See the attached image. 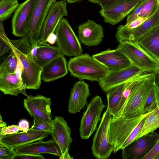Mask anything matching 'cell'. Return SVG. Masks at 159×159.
<instances>
[{
    "mask_svg": "<svg viewBox=\"0 0 159 159\" xmlns=\"http://www.w3.org/2000/svg\"><path fill=\"white\" fill-rule=\"evenodd\" d=\"M159 9V0H147L138 18H149L153 15Z\"/></svg>",
    "mask_w": 159,
    "mask_h": 159,
    "instance_id": "32",
    "label": "cell"
},
{
    "mask_svg": "<svg viewBox=\"0 0 159 159\" xmlns=\"http://www.w3.org/2000/svg\"><path fill=\"white\" fill-rule=\"evenodd\" d=\"M14 150L17 154L39 155L48 153L59 157L61 156L60 148L53 139L46 141L43 139L35 141L16 148Z\"/></svg>",
    "mask_w": 159,
    "mask_h": 159,
    "instance_id": "22",
    "label": "cell"
},
{
    "mask_svg": "<svg viewBox=\"0 0 159 159\" xmlns=\"http://www.w3.org/2000/svg\"><path fill=\"white\" fill-rule=\"evenodd\" d=\"M155 80L156 74L151 73H148L139 80L133 88L121 110L112 117L130 118L144 114L147 99L152 84Z\"/></svg>",
    "mask_w": 159,
    "mask_h": 159,
    "instance_id": "2",
    "label": "cell"
},
{
    "mask_svg": "<svg viewBox=\"0 0 159 159\" xmlns=\"http://www.w3.org/2000/svg\"><path fill=\"white\" fill-rule=\"evenodd\" d=\"M16 154L14 149L0 142V159H14Z\"/></svg>",
    "mask_w": 159,
    "mask_h": 159,
    "instance_id": "35",
    "label": "cell"
},
{
    "mask_svg": "<svg viewBox=\"0 0 159 159\" xmlns=\"http://www.w3.org/2000/svg\"><path fill=\"white\" fill-rule=\"evenodd\" d=\"M45 159V158L40 154H16L14 159Z\"/></svg>",
    "mask_w": 159,
    "mask_h": 159,
    "instance_id": "40",
    "label": "cell"
},
{
    "mask_svg": "<svg viewBox=\"0 0 159 159\" xmlns=\"http://www.w3.org/2000/svg\"><path fill=\"white\" fill-rule=\"evenodd\" d=\"M159 128V107L155 108L146 116L141 130L136 139L152 133Z\"/></svg>",
    "mask_w": 159,
    "mask_h": 159,
    "instance_id": "28",
    "label": "cell"
},
{
    "mask_svg": "<svg viewBox=\"0 0 159 159\" xmlns=\"http://www.w3.org/2000/svg\"><path fill=\"white\" fill-rule=\"evenodd\" d=\"M146 73L132 65L124 69L108 73L98 81L99 85L107 92L115 87L127 82L134 77Z\"/></svg>",
    "mask_w": 159,
    "mask_h": 159,
    "instance_id": "12",
    "label": "cell"
},
{
    "mask_svg": "<svg viewBox=\"0 0 159 159\" xmlns=\"http://www.w3.org/2000/svg\"><path fill=\"white\" fill-rule=\"evenodd\" d=\"M3 21L0 20V54L1 56L8 51L11 50L8 41L9 39L6 36L3 28Z\"/></svg>",
    "mask_w": 159,
    "mask_h": 159,
    "instance_id": "33",
    "label": "cell"
},
{
    "mask_svg": "<svg viewBox=\"0 0 159 159\" xmlns=\"http://www.w3.org/2000/svg\"><path fill=\"white\" fill-rule=\"evenodd\" d=\"M159 154V140L152 149L143 159H155Z\"/></svg>",
    "mask_w": 159,
    "mask_h": 159,
    "instance_id": "39",
    "label": "cell"
},
{
    "mask_svg": "<svg viewBox=\"0 0 159 159\" xmlns=\"http://www.w3.org/2000/svg\"><path fill=\"white\" fill-rule=\"evenodd\" d=\"M90 95L89 85L84 81L76 82L70 92L68 105L69 113L75 114L80 112L85 107Z\"/></svg>",
    "mask_w": 159,
    "mask_h": 159,
    "instance_id": "21",
    "label": "cell"
},
{
    "mask_svg": "<svg viewBox=\"0 0 159 159\" xmlns=\"http://www.w3.org/2000/svg\"><path fill=\"white\" fill-rule=\"evenodd\" d=\"M56 1V0H36L24 36L32 47L38 45L45 19L51 6Z\"/></svg>",
    "mask_w": 159,
    "mask_h": 159,
    "instance_id": "6",
    "label": "cell"
},
{
    "mask_svg": "<svg viewBox=\"0 0 159 159\" xmlns=\"http://www.w3.org/2000/svg\"><path fill=\"white\" fill-rule=\"evenodd\" d=\"M22 70L19 61L15 73L0 75V90L4 94L16 96L23 93L27 96L21 78Z\"/></svg>",
    "mask_w": 159,
    "mask_h": 159,
    "instance_id": "20",
    "label": "cell"
},
{
    "mask_svg": "<svg viewBox=\"0 0 159 159\" xmlns=\"http://www.w3.org/2000/svg\"><path fill=\"white\" fill-rule=\"evenodd\" d=\"M8 43L11 50L21 64V78L25 89H39L41 84L42 68L36 63L31 56V43L24 36L17 40L9 39Z\"/></svg>",
    "mask_w": 159,
    "mask_h": 159,
    "instance_id": "1",
    "label": "cell"
},
{
    "mask_svg": "<svg viewBox=\"0 0 159 159\" xmlns=\"http://www.w3.org/2000/svg\"><path fill=\"white\" fill-rule=\"evenodd\" d=\"M66 2L65 0L56 1L51 6L42 29L40 39L47 43L48 38L54 33L60 20L68 16Z\"/></svg>",
    "mask_w": 159,
    "mask_h": 159,
    "instance_id": "15",
    "label": "cell"
},
{
    "mask_svg": "<svg viewBox=\"0 0 159 159\" xmlns=\"http://www.w3.org/2000/svg\"><path fill=\"white\" fill-rule=\"evenodd\" d=\"M158 25L159 9L153 15L146 20L134 30L127 41L138 43L139 40L143 35Z\"/></svg>",
    "mask_w": 159,
    "mask_h": 159,
    "instance_id": "26",
    "label": "cell"
},
{
    "mask_svg": "<svg viewBox=\"0 0 159 159\" xmlns=\"http://www.w3.org/2000/svg\"><path fill=\"white\" fill-rule=\"evenodd\" d=\"M46 43L40 39L38 43L35 62L42 68L57 57L64 55L57 46H51Z\"/></svg>",
    "mask_w": 159,
    "mask_h": 159,
    "instance_id": "25",
    "label": "cell"
},
{
    "mask_svg": "<svg viewBox=\"0 0 159 159\" xmlns=\"http://www.w3.org/2000/svg\"><path fill=\"white\" fill-rule=\"evenodd\" d=\"M106 107L99 96H96L91 99L81 119L79 131L81 139H89L95 131L101 120L102 112Z\"/></svg>",
    "mask_w": 159,
    "mask_h": 159,
    "instance_id": "9",
    "label": "cell"
},
{
    "mask_svg": "<svg viewBox=\"0 0 159 159\" xmlns=\"http://www.w3.org/2000/svg\"><path fill=\"white\" fill-rule=\"evenodd\" d=\"M122 0H98V4L102 8H103Z\"/></svg>",
    "mask_w": 159,
    "mask_h": 159,
    "instance_id": "42",
    "label": "cell"
},
{
    "mask_svg": "<svg viewBox=\"0 0 159 159\" xmlns=\"http://www.w3.org/2000/svg\"><path fill=\"white\" fill-rule=\"evenodd\" d=\"M155 159H159V154L156 157Z\"/></svg>",
    "mask_w": 159,
    "mask_h": 159,
    "instance_id": "48",
    "label": "cell"
},
{
    "mask_svg": "<svg viewBox=\"0 0 159 159\" xmlns=\"http://www.w3.org/2000/svg\"><path fill=\"white\" fill-rule=\"evenodd\" d=\"M36 0H26L19 5L11 20L12 33L18 37L24 36Z\"/></svg>",
    "mask_w": 159,
    "mask_h": 159,
    "instance_id": "18",
    "label": "cell"
},
{
    "mask_svg": "<svg viewBox=\"0 0 159 159\" xmlns=\"http://www.w3.org/2000/svg\"><path fill=\"white\" fill-rule=\"evenodd\" d=\"M147 0H142L128 16L125 25H127L138 18V16L141 11Z\"/></svg>",
    "mask_w": 159,
    "mask_h": 159,
    "instance_id": "36",
    "label": "cell"
},
{
    "mask_svg": "<svg viewBox=\"0 0 159 159\" xmlns=\"http://www.w3.org/2000/svg\"><path fill=\"white\" fill-rule=\"evenodd\" d=\"M90 2L94 3H98V0H88Z\"/></svg>",
    "mask_w": 159,
    "mask_h": 159,
    "instance_id": "47",
    "label": "cell"
},
{
    "mask_svg": "<svg viewBox=\"0 0 159 159\" xmlns=\"http://www.w3.org/2000/svg\"><path fill=\"white\" fill-rule=\"evenodd\" d=\"M54 32L57 46L64 56L75 57L82 54L79 40L67 19L60 20Z\"/></svg>",
    "mask_w": 159,
    "mask_h": 159,
    "instance_id": "8",
    "label": "cell"
},
{
    "mask_svg": "<svg viewBox=\"0 0 159 159\" xmlns=\"http://www.w3.org/2000/svg\"><path fill=\"white\" fill-rule=\"evenodd\" d=\"M92 56L109 71L122 69L131 65L129 59L117 48L113 50L107 49Z\"/></svg>",
    "mask_w": 159,
    "mask_h": 159,
    "instance_id": "16",
    "label": "cell"
},
{
    "mask_svg": "<svg viewBox=\"0 0 159 159\" xmlns=\"http://www.w3.org/2000/svg\"><path fill=\"white\" fill-rule=\"evenodd\" d=\"M19 5L18 0H0V20L4 21L8 19Z\"/></svg>",
    "mask_w": 159,
    "mask_h": 159,
    "instance_id": "31",
    "label": "cell"
},
{
    "mask_svg": "<svg viewBox=\"0 0 159 159\" xmlns=\"http://www.w3.org/2000/svg\"><path fill=\"white\" fill-rule=\"evenodd\" d=\"M53 128L51 132L52 139L56 142L60 148V159H72L73 157L69 151L72 142L70 128L62 116H56L52 122Z\"/></svg>",
    "mask_w": 159,
    "mask_h": 159,
    "instance_id": "10",
    "label": "cell"
},
{
    "mask_svg": "<svg viewBox=\"0 0 159 159\" xmlns=\"http://www.w3.org/2000/svg\"><path fill=\"white\" fill-rule=\"evenodd\" d=\"M68 70L64 55L60 56L43 67L41 79L45 82L53 81L66 75Z\"/></svg>",
    "mask_w": 159,
    "mask_h": 159,
    "instance_id": "23",
    "label": "cell"
},
{
    "mask_svg": "<svg viewBox=\"0 0 159 159\" xmlns=\"http://www.w3.org/2000/svg\"><path fill=\"white\" fill-rule=\"evenodd\" d=\"M125 55L131 65L146 73L157 74L159 71V62L151 56L138 43L126 41L119 42L117 48Z\"/></svg>",
    "mask_w": 159,
    "mask_h": 159,
    "instance_id": "5",
    "label": "cell"
},
{
    "mask_svg": "<svg viewBox=\"0 0 159 159\" xmlns=\"http://www.w3.org/2000/svg\"><path fill=\"white\" fill-rule=\"evenodd\" d=\"M71 76L82 80L98 81L109 71L107 69L88 53L71 58L67 65Z\"/></svg>",
    "mask_w": 159,
    "mask_h": 159,
    "instance_id": "3",
    "label": "cell"
},
{
    "mask_svg": "<svg viewBox=\"0 0 159 159\" xmlns=\"http://www.w3.org/2000/svg\"><path fill=\"white\" fill-rule=\"evenodd\" d=\"M20 130L18 125H14L6 126L0 134V139L5 135L18 133Z\"/></svg>",
    "mask_w": 159,
    "mask_h": 159,
    "instance_id": "38",
    "label": "cell"
},
{
    "mask_svg": "<svg viewBox=\"0 0 159 159\" xmlns=\"http://www.w3.org/2000/svg\"><path fill=\"white\" fill-rule=\"evenodd\" d=\"M138 43L151 56L159 62V25L143 35Z\"/></svg>",
    "mask_w": 159,
    "mask_h": 159,
    "instance_id": "24",
    "label": "cell"
},
{
    "mask_svg": "<svg viewBox=\"0 0 159 159\" xmlns=\"http://www.w3.org/2000/svg\"><path fill=\"white\" fill-rule=\"evenodd\" d=\"M57 38L55 34L54 33L49 35L47 40V42L50 44H53L56 41Z\"/></svg>",
    "mask_w": 159,
    "mask_h": 159,
    "instance_id": "43",
    "label": "cell"
},
{
    "mask_svg": "<svg viewBox=\"0 0 159 159\" xmlns=\"http://www.w3.org/2000/svg\"><path fill=\"white\" fill-rule=\"evenodd\" d=\"M130 80L117 86L107 92V108L109 109L112 117L114 115L116 108L121 98L125 89Z\"/></svg>",
    "mask_w": 159,
    "mask_h": 159,
    "instance_id": "27",
    "label": "cell"
},
{
    "mask_svg": "<svg viewBox=\"0 0 159 159\" xmlns=\"http://www.w3.org/2000/svg\"><path fill=\"white\" fill-rule=\"evenodd\" d=\"M68 3H73L81 1L83 0H65Z\"/></svg>",
    "mask_w": 159,
    "mask_h": 159,
    "instance_id": "45",
    "label": "cell"
},
{
    "mask_svg": "<svg viewBox=\"0 0 159 159\" xmlns=\"http://www.w3.org/2000/svg\"><path fill=\"white\" fill-rule=\"evenodd\" d=\"M156 81L159 86V71L156 74Z\"/></svg>",
    "mask_w": 159,
    "mask_h": 159,
    "instance_id": "46",
    "label": "cell"
},
{
    "mask_svg": "<svg viewBox=\"0 0 159 159\" xmlns=\"http://www.w3.org/2000/svg\"><path fill=\"white\" fill-rule=\"evenodd\" d=\"M33 124L31 129L41 131L50 132L53 128L52 123L42 120L35 117H33Z\"/></svg>",
    "mask_w": 159,
    "mask_h": 159,
    "instance_id": "34",
    "label": "cell"
},
{
    "mask_svg": "<svg viewBox=\"0 0 159 159\" xmlns=\"http://www.w3.org/2000/svg\"><path fill=\"white\" fill-rule=\"evenodd\" d=\"M159 107V86L156 80L152 83L144 107V114Z\"/></svg>",
    "mask_w": 159,
    "mask_h": 159,
    "instance_id": "29",
    "label": "cell"
},
{
    "mask_svg": "<svg viewBox=\"0 0 159 159\" xmlns=\"http://www.w3.org/2000/svg\"><path fill=\"white\" fill-rule=\"evenodd\" d=\"M112 118V116L107 108L96 129L91 147L93 155L97 159H108L114 151V146L111 141L110 133Z\"/></svg>",
    "mask_w": 159,
    "mask_h": 159,
    "instance_id": "4",
    "label": "cell"
},
{
    "mask_svg": "<svg viewBox=\"0 0 159 159\" xmlns=\"http://www.w3.org/2000/svg\"><path fill=\"white\" fill-rule=\"evenodd\" d=\"M50 132L41 131L30 128L27 132H18L3 136L0 139V142L14 149L35 141L47 137Z\"/></svg>",
    "mask_w": 159,
    "mask_h": 159,
    "instance_id": "17",
    "label": "cell"
},
{
    "mask_svg": "<svg viewBox=\"0 0 159 159\" xmlns=\"http://www.w3.org/2000/svg\"><path fill=\"white\" fill-rule=\"evenodd\" d=\"M142 0H124L102 8L99 11L104 21L115 25L123 20Z\"/></svg>",
    "mask_w": 159,
    "mask_h": 159,
    "instance_id": "14",
    "label": "cell"
},
{
    "mask_svg": "<svg viewBox=\"0 0 159 159\" xmlns=\"http://www.w3.org/2000/svg\"><path fill=\"white\" fill-rule=\"evenodd\" d=\"M0 134L1 133L3 129L6 127L7 124L4 121L2 117V115L0 114Z\"/></svg>",
    "mask_w": 159,
    "mask_h": 159,
    "instance_id": "44",
    "label": "cell"
},
{
    "mask_svg": "<svg viewBox=\"0 0 159 159\" xmlns=\"http://www.w3.org/2000/svg\"><path fill=\"white\" fill-rule=\"evenodd\" d=\"M19 61L15 53L11 50V53L0 65V75L16 72Z\"/></svg>",
    "mask_w": 159,
    "mask_h": 159,
    "instance_id": "30",
    "label": "cell"
},
{
    "mask_svg": "<svg viewBox=\"0 0 159 159\" xmlns=\"http://www.w3.org/2000/svg\"><path fill=\"white\" fill-rule=\"evenodd\" d=\"M20 130L24 132H27L29 129V123L25 119L21 120L18 123Z\"/></svg>",
    "mask_w": 159,
    "mask_h": 159,
    "instance_id": "41",
    "label": "cell"
},
{
    "mask_svg": "<svg viewBox=\"0 0 159 159\" xmlns=\"http://www.w3.org/2000/svg\"><path fill=\"white\" fill-rule=\"evenodd\" d=\"M145 117H146L143 118L134 129L124 144L123 148L136 139L143 127Z\"/></svg>",
    "mask_w": 159,
    "mask_h": 159,
    "instance_id": "37",
    "label": "cell"
},
{
    "mask_svg": "<svg viewBox=\"0 0 159 159\" xmlns=\"http://www.w3.org/2000/svg\"><path fill=\"white\" fill-rule=\"evenodd\" d=\"M23 104L24 108L31 116L47 122H52V101L50 98L40 95L36 96L29 95L24 99Z\"/></svg>",
    "mask_w": 159,
    "mask_h": 159,
    "instance_id": "13",
    "label": "cell"
},
{
    "mask_svg": "<svg viewBox=\"0 0 159 159\" xmlns=\"http://www.w3.org/2000/svg\"><path fill=\"white\" fill-rule=\"evenodd\" d=\"M149 113L130 118L112 117L110 133L111 141L114 146V153L123 148L124 144L134 129Z\"/></svg>",
    "mask_w": 159,
    "mask_h": 159,
    "instance_id": "7",
    "label": "cell"
},
{
    "mask_svg": "<svg viewBox=\"0 0 159 159\" xmlns=\"http://www.w3.org/2000/svg\"><path fill=\"white\" fill-rule=\"evenodd\" d=\"M78 33L81 43L88 46L98 45L102 41L104 36L102 26L89 19L78 26Z\"/></svg>",
    "mask_w": 159,
    "mask_h": 159,
    "instance_id": "19",
    "label": "cell"
},
{
    "mask_svg": "<svg viewBox=\"0 0 159 159\" xmlns=\"http://www.w3.org/2000/svg\"><path fill=\"white\" fill-rule=\"evenodd\" d=\"M159 140V134L152 132L134 140L123 148L124 159H143L154 147Z\"/></svg>",
    "mask_w": 159,
    "mask_h": 159,
    "instance_id": "11",
    "label": "cell"
}]
</instances>
